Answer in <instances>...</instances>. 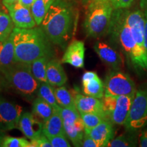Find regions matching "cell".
<instances>
[{"mask_svg":"<svg viewBox=\"0 0 147 147\" xmlns=\"http://www.w3.org/2000/svg\"><path fill=\"white\" fill-rule=\"evenodd\" d=\"M98 76L97 74L95 71H87L84 73L82 77V81H87V80H91L92 78H94L95 77Z\"/></svg>","mask_w":147,"mask_h":147,"instance_id":"e575fe53","label":"cell"},{"mask_svg":"<svg viewBox=\"0 0 147 147\" xmlns=\"http://www.w3.org/2000/svg\"><path fill=\"white\" fill-rule=\"evenodd\" d=\"M36 0H19L18 2H20L21 4H23L25 6L30 8L32 6V5L34 4V3L36 1Z\"/></svg>","mask_w":147,"mask_h":147,"instance_id":"8d00e7d4","label":"cell"},{"mask_svg":"<svg viewBox=\"0 0 147 147\" xmlns=\"http://www.w3.org/2000/svg\"><path fill=\"white\" fill-rule=\"evenodd\" d=\"M74 14L66 0H55L41 23V27L54 45L64 49L70 39Z\"/></svg>","mask_w":147,"mask_h":147,"instance_id":"7a4b0ae2","label":"cell"},{"mask_svg":"<svg viewBox=\"0 0 147 147\" xmlns=\"http://www.w3.org/2000/svg\"><path fill=\"white\" fill-rule=\"evenodd\" d=\"M14 46L11 36L0 45V71H5L16 63Z\"/></svg>","mask_w":147,"mask_h":147,"instance_id":"ac0fdd59","label":"cell"},{"mask_svg":"<svg viewBox=\"0 0 147 147\" xmlns=\"http://www.w3.org/2000/svg\"><path fill=\"white\" fill-rule=\"evenodd\" d=\"M18 128L31 140L43 134V123L34 114L29 112L22 113Z\"/></svg>","mask_w":147,"mask_h":147,"instance_id":"8fae6325","label":"cell"},{"mask_svg":"<svg viewBox=\"0 0 147 147\" xmlns=\"http://www.w3.org/2000/svg\"><path fill=\"white\" fill-rule=\"evenodd\" d=\"M43 134L47 138L55 136L67 137L63 120L59 112L55 111L50 118L43 123Z\"/></svg>","mask_w":147,"mask_h":147,"instance_id":"d6986e66","label":"cell"},{"mask_svg":"<svg viewBox=\"0 0 147 147\" xmlns=\"http://www.w3.org/2000/svg\"><path fill=\"white\" fill-rule=\"evenodd\" d=\"M144 14V47L147 54V9L143 10Z\"/></svg>","mask_w":147,"mask_h":147,"instance_id":"d590c367","label":"cell"},{"mask_svg":"<svg viewBox=\"0 0 147 147\" xmlns=\"http://www.w3.org/2000/svg\"><path fill=\"white\" fill-rule=\"evenodd\" d=\"M13 40L16 61L32 63L42 57H52V42L42 27L30 29L14 27L11 34Z\"/></svg>","mask_w":147,"mask_h":147,"instance_id":"6da1fadb","label":"cell"},{"mask_svg":"<svg viewBox=\"0 0 147 147\" xmlns=\"http://www.w3.org/2000/svg\"><path fill=\"white\" fill-rule=\"evenodd\" d=\"M2 10V9H1V8H0V10Z\"/></svg>","mask_w":147,"mask_h":147,"instance_id":"b9f144b4","label":"cell"},{"mask_svg":"<svg viewBox=\"0 0 147 147\" xmlns=\"http://www.w3.org/2000/svg\"><path fill=\"white\" fill-rule=\"evenodd\" d=\"M113 125L109 119H106L91 129H84V134L95 140L100 147L107 146L115 136Z\"/></svg>","mask_w":147,"mask_h":147,"instance_id":"7c38bea8","label":"cell"},{"mask_svg":"<svg viewBox=\"0 0 147 147\" xmlns=\"http://www.w3.org/2000/svg\"><path fill=\"white\" fill-rule=\"evenodd\" d=\"M55 0H36L31 7L32 13L37 25H41L44 18Z\"/></svg>","mask_w":147,"mask_h":147,"instance_id":"d4e9b609","label":"cell"},{"mask_svg":"<svg viewBox=\"0 0 147 147\" xmlns=\"http://www.w3.org/2000/svg\"><path fill=\"white\" fill-rule=\"evenodd\" d=\"M147 124V89L136 92L127 119L123 125L130 132H135Z\"/></svg>","mask_w":147,"mask_h":147,"instance_id":"52a82bcc","label":"cell"},{"mask_svg":"<svg viewBox=\"0 0 147 147\" xmlns=\"http://www.w3.org/2000/svg\"><path fill=\"white\" fill-rule=\"evenodd\" d=\"M31 147H52V144L48 138L42 134L37 138L31 140Z\"/></svg>","mask_w":147,"mask_h":147,"instance_id":"4dcf8cb0","label":"cell"},{"mask_svg":"<svg viewBox=\"0 0 147 147\" xmlns=\"http://www.w3.org/2000/svg\"><path fill=\"white\" fill-rule=\"evenodd\" d=\"M63 127L67 135L74 146H81L84 136V126L80 117L76 120L63 121Z\"/></svg>","mask_w":147,"mask_h":147,"instance_id":"e0dca14e","label":"cell"},{"mask_svg":"<svg viewBox=\"0 0 147 147\" xmlns=\"http://www.w3.org/2000/svg\"><path fill=\"white\" fill-rule=\"evenodd\" d=\"M23 108L0 97V128L4 131L18 128Z\"/></svg>","mask_w":147,"mask_h":147,"instance_id":"9c48e42d","label":"cell"},{"mask_svg":"<svg viewBox=\"0 0 147 147\" xmlns=\"http://www.w3.org/2000/svg\"><path fill=\"white\" fill-rule=\"evenodd\" d=\"M93 49L100 59L108 65L115 69H118L123 65V59L121 55L108 44L97 42Z\"/></svg>","mask_w":147,"mask_h":147,"instance_id":"5bb4252c","label":"cell"},{"mask_svg":"<svg viewBox=\"0 0 147 147\" xmlns=\"http://www.w3.org/2000/svg\"><path fill=\"white\" fill-rule=\"evenodd\" d=\"M112 40L118 44L136 69L147 71V54L139 47L125 18V9H114L109 31Z\"/></svg>","mask_w":147,"mask_h":147,"instance_id":"3957f363","label":"cell"},{"mask_svg":"<svg viewBox=\"0 0 147 147\" xmlns=\"http://www.w3.org/2000/svg\"><path fill=\"white\" fill-rule=\"evenodd\" d=\"M1 73L8 85L19 94L32 98L37 93L40 82L32 74L30 64L16 61Z\"/></svg>","mask_w":147,"mask_h":147,"instance_id":"5b68a950","label":"cell"},{"mask_svg":"<svg viewBox=\"0 0 147 147\" xmlns=\"http://www.w3.org/2000/svg\"><path fill=\"white\" fill-rule=\"evenodd\" d=\"M19 0H2V3L3 5L12 4V3L18 2Z\"/></svg>","mask_w":147,"mask_h":147,"instance_id":"f35d334b","label":"cell"},{"mask_svg":"<svg viewBox=\"0 0 147 147\" xmlns=\"http://www.w3.org/2000/svg\"><path fill=\"white\" fill-rule=\"evenodd\" d=\"M114 9H127L131 6L134 0H110Z\"/></svg>","mask_w":147,"mask_h":147,"instance_id":"1f68e13d","label":"cell"},{"mask_svg":"<svg viewBox=\"0 0 147 147\" xmlns=\"http://www.w3.org/2000/svg\"><path fill=\"white\" fill-rule=\"evenodd\" d=\"M62 62L56 59H50L47 66V78L49 84L55 87H61L66 83L67 76L64 71Z\"/></svg>","mask_w":147,"mask_h":147,"instance_id":"2e32d148","label":"cell"},{"mask_svg":"<svg viewBox=\"0 0 147 147\" xmlns=\"http://www.w3.org/2000/svg\"><path fill=\"white\" fill-rule=\"evenodd\" d=\"M55 88L49 82H41L38 89L37 95L49 103L55 111L59 112L61 106L58 104L55 97Z\"/></svg>","mask_w":147,"mask_h":147,"instance_id":"7402d4cb","label":"cell"},{"mask_svg":"<svg viewBox=\"0 0 147 147\" xmlns=\"http://www.w3.org/2000/svg\"><path fill=\"white\" fill-rule=\"evenodd\" d=\"M81 146L83 147H100V144L95 140H93L87 134H84L83 140H82Z\"/></svg>","mask_w":147,"mask_h":147,"instance_id":"d6a6232c","label":"cell"},{"mask_svg":"<svg viewBox=\"0 0 147 147\" xmlns=\"http://www.w3.org/2000/svg\"><path fill=\"white\" fill-rule=\"evenodd\" d=\"M4 132L5 131H3V130H2L1 128H0V147L2 146L3 139H4V137L5 136Z\"/></svg>","mask_w":147,"mask_h":147,"instance_id":"ab89813d","label":"cell"},{"mask_svg":"<svg viewBox=\"0 0 147 147\" xmlns=\"http://www.w3.org/2000/svg\"><path fill=\"white\" fill-rule=\"evenodd\" d=\"M85 47L83 42L74 40L68 45L65 51L61 62L72 65L76 68H83Z\"/></svg>","mask_w":147,"mask_h":147,"instance_id":"4fadbf2b","label":"cell"},{"mask_svg":"<svg viewBox=\"0 0 147 147\" xmlns=\"http://www.w3.org/2000/svg\"><path fill=\"white\" fill-rule=\"evenodd\" d=\"M55 110L49 103L38 97L35 99L32 105V113L43 121H47L52 116Z\"/></svg>","mask_w":147,"mask_h":147,"instance_id":"44dd1931","label":"cell"},{"mask_svg":"<svg viewBox=\"0 0 147 147\" xmlns=\"http://www.w3.org/2000/svg\"><path fill=\"white\" fill-rule=\"evenodd\" d=\"M82 92L86 95L102 99L104 96V83L97 76L87 81H82Z\"/></svg>","mask_w":147,"mask_h":147,"instance_id":"ffe728a7","label":"cell"},{"mask_svg":"<svg viewBox=\"0 0 147 147\" xmlns=\"http://www.w3.org/2000/svg\"><path fill=\"white\" fill-rule=\"evenodd\" d=\"M140 5L141 10H146V9H147V0H140Z\"/></svg>","mask_w":147,"mask_h":147,"instance_id":"74e56055","label":"cell"},{"mask_svg":"<svg viewBox=\"0 0 147 147\" xmlns=\"http://www.w3.org/2000/svg\"><path fill=\"white\" fill-rule=\"evenodd\" d=\"M51 58L48 56L42 57L37 59L30 63L32 74L40 83L48 82L47 78V66Z\"/></svg>","mask_w":147,"mask_h":147,"instance_id":"603a6c76","label":"cell"},{"mask_svg":"<svg viewBox=\"0 0 147 147\" xmlns=\"http://www.w3.org/2000/svg\"><path fill=\"white\" fill-rule=\"evenodd\" d=\"M137 144V138L134 134H123L112 140L108 143L109 147H128L136 146Z\"/></svg>","mask_w":147,"mask_h":147,"instance_id":"4316f807","label":"cell"},{"mask_svg":"<svg viewBox=\"0 0 147 147\" xmlns=\"http://www.w3.org/2000/svg\"><path fill=\"white\" fill-rule=\"evenodd\" d=\"M83 122L84 129H91L103 121L108 119L106 116L97 113H80Z\"/></svg>","mask_w":147,"mask_h":147,"instance_id":"83f0119b","label":"cell"},{"mask_svg":"<svg viewBox=\"0 0 147 147\" xmlns=\"http://www.w3.org/2000/svg\"><path fill=\"white\" fill-rule=\"evenodd\" d=\"M113 11L110 0H90L83 24L86 35L98 38L108 34Z\"/></svg>","mask_w":147,"mask_h":147,"instance_id":"277c9868","label":"cell"},{"mask_svg":"<svg viewBox=\"0 0 147 147\" xmlns=\"http://www.w3.org/2000/svg\"><path fill=\"white\" fill-rule=\"evenodd\" d=\"M1 42H0V45H1Z\"/></svg>","mask_w":147,"mask_h":147,"instance_id":"7bdbcfd3","label":"cell"},{"mask_svg":"<svg viewBox=\"0 0 147 147\" xmlns=\"http://www.w3.org/2000/svg\"><path fill=\"white\" fill-rule=\"evenodd\" d=\"M74 100L76 109L79 113H97L106 116L102 100L76 93L74 96Z\"/></svg>","mask_w":147,"mask_h":147,"instance_id":"9a60e30c","label":"cell"},{"mask_svg":"<svg viewBox=\"0 0 147 147\" xmlns=\"http://www.w3.org/2000/svg\"><path fill=\"white\" fill-rule=\"evenodd\" d=\"M89 1H90V0H83L84 2H85V3H88Z\"/></svg>","mask_w":147,"mask_h":147,"instance_id":"60d3db41","label":"cell"},{"mask_svg":"<svg viewBox=\"0 0 147 147\" xmlns=\"http://www.w3.org/2000/svg\"><path fill=\"white\" fill-rule=\"evenodd\" d=\"M52 147H70L71 145L67 140V137L64 136H55L49 137Z\"/></svg>","mask_w":147,"mask_h":147,"instance_id":"f546056e","label":"cell"},{"mask_svg":"<svg viewBox=\"0 0 147 147\" xmlns=\"http://www.w3.org/2000/svg\"><path fill=\"white\" fill-rule=\"evenodd\" d=\"M134 95H104L103 105L106 117L113 124L123 125L127 119Z\"/></svg>","mask_w":147,"mask_h":147,"instance_id":"8992f818","label":"cell"},{"mask_svg":"<svg viewBox=\"0 0 147 147\" xmlns=\"http://www.w3.org/2000/svg\"><path fill=\"white\" fill-rule=\"evenodd\" d=\"M55 94L57 102L61 107L77 110L75 104L74 95L64 86L55 88Z\"/></svg>","mask_w":147,"mask_h":147,"instance_id":"cb8c5ba5","label":"cell"},{"mask_svg":"<svg viewBox=\"0 0 147 147\" xmlns=\"http://www.w3.org/2000/svg\"><path fill=\"white\" fill-rule=\"evenodd\" d=\"M2 147H31V142L25 138L5 136L3 141Z\"/></svg>","mask_w":147,"mask_h":147,"instance_id":"f1b7e54d","label":"cell"},{"mask_svg":"<svg viewBox=\"0 0 147 147\" xmlns=\"http://www.w3.org/2000/svg\"><path fill=\"white\" fill-rule=\"evenodd\" d=\"M4 6L8 10L15 27L30 29L37 25L30 8L25 6L20 2L5 5Z\"/></svg>","mask_w":147,"mask_h":147,"instance_id":"30bf717a","label":"cell"},{"mask_svg":"<svg viewBox=\"0 0 147 147\" xmlns=\"http://www.w3.org/2000/svg\"><path fill=\"white\" fill-rule=\"evenodd\" d=\"M136 92L134 80L126 74L115 69L110 71L106 76L104 81V95H134Z\"/></svg>","mask_w":147,"mask_h":147,"instance_id":"ba28073f","label":"cell"},{"mask_svg":"<svg viewBox=\"0 0 147 147\" xmlns=\"http://www.w3.org/2000/svg\"><path fill=\"white\" fill-rule=\"evenodd\" d=\"M15 25L10 14L4 10H0V42H3L8 39L13 32Z\"/></svg>","mask_w":147,"mask_h":147,"instance_id":"484cf974","label":"cell"},{"mask_svg":"<svg viewBox=\"0 0 147 147\" xmlns=\"http://www.w3.org/2000/svg\"><path fill=\"white\" fill-rule=\"evenodd\" d=\"M139 145L141 147H147V130H144L140 135L138 138Z\"/></svg>","mask_w":147,"mask_h":147,"instance_id":"836d02e7","label":"cell"}]
</instances>
